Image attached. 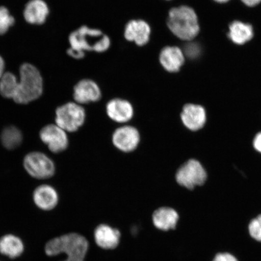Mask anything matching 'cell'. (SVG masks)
<instances>
[{"label":"cell","instance_id":"obj_1","mask_svg":"<svg viewBox=\"0 0 261 261\" xmlns=\"http://www.w3.org/2000/svg\"><path fill=\"white\" fill-rule=\"evenodd\" d=\"M71 47L68 54L75 59L84 57L85 51L103 52L110 45V40L107 35L97 29L84 26L71 34L69 37Z\"/></svg>","mask_w":261,"mask_h":261},{"label":"cell","instance_id":"obj_2","mask_svg":"<svg viewBox=\"0 0 261 261\" xmlns=\"http://www.w3.org/2000/svg\"><path fill=\"white\" fill-rule=\"evenodd\" d=\"M89 248V243L80 234L71 233L54 238L45 245L47 255L57 256L64 253L66 259L63 261H84Z\"/></svg>","mask_w":261,"mask_h":261},{"label":"cell","instance_id":"obj_3","mask_svg":"<svg viewBox=\"0 0 261 261\" xmlns=\"http://www.w3.org/2000/svg\"><path fill=\"white\" fill-rule=\"evenodd\" d=\"M167 24L176 37L186 41L193 40L200 30L197 14L193 9L187 6L172 9Z\"/></svg>","mask_w":261,"mask_h":261},{"label":"cell","instance_id":"obj_4","mask_svg":"<svg viewBox=\"0 0 261 261\" xmlns=\"http://www.w3.org/2000/svg\"><path fill=\"white\" fill-rule=\"evenodd\" d=\"M20 76L15 102L26 104L40 97L42 93V80L37 68L29 64H23L20 68Z\"/></svg>","mask_w":261,"mask_h":261},{"label":"cell","instance_id":"obj_5","mask_svg":"<svg viewBox=\"0 0 261 261\" xmlns=\"http://www.w3.org/2000/svg\"><path fill=\"white\" fill-rule=\"evenodd\" d=\"M177 184L189 191L203 187L208 174L204 165L198 160L190 158L179 166L175 175Z\"/></svg>","mask_w":261,"mask_h":261},{"label":"cell","instance_id":"obj_6","mask_svg":"<svg viewBox=\"0 0 261 261\" xmlns=\"http://www.w3.org/2000/svg\"><path fill=\"white\" fill-rule=\"evenodd\" d=\"M86 119L84 108L77 103L69 102L58 108L55 122L65 132L74 133L83 126Z\"/></svg>","mask_w":261,"mask_h":261},{"label":"cell","instance_id":"obj_7","mask_svg":"<svg viewBox=\"0 0 261 261\" xmlns=\"http://www.w3.org/2000/svg\"><path fill=\"white\" fill-rule=\"evenodd\" d=\"M25 171L33 178H50L55 174V165L52 160L44 153L31 152L25 156L23 161Z\"/></svg>","mask_w":261,"mask_h":261},{"label":"cell","instance_id":"obj_8","mask_svg":"<svg viewBox=\"0 0 261 261\" xmlns=\"http://www.w3.org/2000/svg\"><path fill=\"white\" fill-rule=\"evenodd\" d=\"M182 125L189 132L197 133L204 128L207 121V113L200 104L188 103L182 107L180 113Z\"/></svg>","mask_w":261,"mask_h":261},{"label":"cell","instance_id":"obj_9","mask_svg":"<svg viewBox=\"0 0 261 261\" xmlns=\"http://www.w3.org/2000/svg\"><path fill=\"white\" fill-rule=\"evenodd\" d=\"M113 144L119 151L125 153L135 151L140 142L139 130L135 126L123 125L114 130Z\"/></svg>","mask_w":261,"mask_h":261},{"label":"cell","instance_id":"obj_10","mask_svg":"<svg viewBox=\"0 0 261 261\" xmlns=\"http://www.w3.org/2000/svg\"><path fill=\"white\" fill-rule=\"evenodd\" d=\"M40 138L52 152L60 153L68 148L67 133L57 124H49L44 126L40 130Z\"/></svg>","mask_w":261,"mask_h":261},{"label":"cell","instance_id":"obj_11","mask_svg":"<svg viewBox=\"0 0 261 261\" xmlns=\"http://www.w3.org/2000/svg\"><path fill=\"white\" fill-rule=\"evenodd\" d=\"M107 114L113 121L125 123L130 121L134 116L133 107L128 101L114 99L107 103Z\"/></svg>","mask_w":261,"mask_h":261},{"label":"cell","instance_id":"obj_12","mask_svg":"<svg viewBox=\"0 0 261 261\" xmlns=\"http://www.w3.org/2000/svg\"><path fill=\"white\" fill-rule=\"evenodd\" d=\"M73 96L77 103L87 104L97 102L102 95L99 87L94 82L85 80L75 86Z\"/></svg>","mask_w":261,"mask_h":261},{"label":"cell","instance_id":"obj_13","mask_svg":"<svg viewBox=\"0 0 261 261\" xmlns=\"http://www.w3.org/2000/svg\"><path fill=\"white\" fill-rule=\"evenodd\" d=\"M33 198L38 208L46 211L54 210L59 201L56 189L48 185H42L36 188Z\"/></svg>","mask_w":261,"mask_h":261},{"label":"cell","instance_id":"obj_14","mask_svg":"<svg viewBox=\"0 0 261 261\" xmlns=\"http://www.w3.org/2000/svg\"><path fill=\"white\" fill-rule=\"evenodd\" d=\"M179 220L178 212L169 207H160L152 215L153 224L156 228L163 231L175 229Z\"/></svg>","mask_w":261,"mask_h":261},{"label":"cell","instance_id":"obj_15","mask_svg":"<svg viewBox=\"0 0 261 261\" xmlns=\"http://www.w3.org/2000/svg\"><path fill=\"white\" fill-rule=\"evenodd\" d=\"M151 29L148 23L143 20H133L126 25L125 37L127 40L134 41L142 46L148 43Z\"/></svg>","mask_w":261,"mask_h":261},{"label":"cell","instance_id":"obj_16","mask_svg":"<svg viewBox=\"0 0 261 261\" xmlns=\"http://www.w3.org/2000/svg\"><path fill=\"white\" fill-rule=\"evenodd\" d=\"M120 233L116 228L107 224H100L94 231V239L96 243L102 249H114L118 246Z\"/></svg>","mask_w":261,"mask_h":261},{"label":"cell","instance_id":"obj_17","mask_svg":"<svg viewBox=\"0 0 261 261\" xmlns=\"http://www.w3.org/2000/svg\"><path fill=\"white\" fill-rule=\"evenodd\" d=\"M185 54L177 47H166L160 55L162 66L169 72H177L185 63Z\"/></svg>","mask_w":261,"mask_h":261},{"label":"cell","instance_id":"obj_18","mask_svg":"<svg viewBox=\"0 0 261 261\" xmlns=\"http://www.w3.org/2000/svg\"><path fill=\"white\" fill-rule=\"evenodd\" d=\"M228 38L237 45H243L253 38V26L240 21H234L228 27Z\"/></svg>","mask_w":261,"mask_h":261},{"label":"cell","instance_id":"obj_19","mask_svg":"<svg viewBox=\"0 0 261 261\" xmlns=\"http://www.w3.org/2000/svg\"><path fill=\"white\" fill-rule=\"evenodd\" d=\"M48 13L47 6L42 0H31L25 6L24 16L29 23L41 24L45 21Z\"/></svg>","mask_w":261,"mask_h":261},{"label":"cell","instance_id":"obj_20","mask_svg":"<svg viewBox=\"0 0 261 261\" xmlns=\"http://www.w3.org/2000/svg\"><path fill=\"white\" fill-rule=\"evenodd\" d=\"M24 251V244L20 238L14 234H6L0 238V253L11 258L21 255Z\"/></svg>","mask_w":261,"mask_h":261},{"label":"cell","instance_id":"obj_21","mask_svg":"<svg viewBox=\"0 0 261 261\" xmlns=\"http://www.w3.org/2000/svg\"><path fill=\"white\" fill-rule=\"evenodd\" d=\"M23 139L21 130L15 126H6L1 135L2 145L5 148L13 150L21 145Z\"/></svg>","mask_w":261,"mask_h":261},{"label":"cell","instance_id":"obj_22","mask_svg":"<svg viewBox=\"0 0 261 261\" xmlns=\"http://www.w3.org/2000/svg\"><path fill=\"white\" fill-rule=\"evenodd\" d=\"M18 82L11 73H6L0 79V93L3 97L14 99L17 91Z\"/></svg>","mask_w":261,"mask_h":261},{"label":"cell","instance_id":"obj_23","mask_svg":"<svg viewBox=\"0 0 261 261\" xmlns=\"http://www.w3.org/2000/svg\"><path fill=\"white\" fill-rule=\"evenodd\" d=\"M247 230L250 237L253 241L261 244V214L250 221Z\"/></svg>","mask_w":261,"mask_h":261},{"label":"cell","instance_id":"obj_24","mask_svg":"<svg viewBox=\"0 0 261 261\" xmlns=\"http://www.w3.org/2000/svg\"><path fill=\"white\" fill-rule=\"evenodd\" d=\"M14 23V18L10 15L8 10L0 7V35L5 34Z\"/></svg>","mask_w":261,"mask_h":261},{"label":"cell","instance_id":"obj_25","mask_svg":"<svg viewBox=\"0 0 261 261\" xmlns=\"http://www.w3.org/2000/svg\"><path fill=\"white\" fill-rule=\"evenodd\" d=\"M185 53L191 58H196L201 53V48L197 44L190 43L186 46Z\"/></svg>","mask_w":261,"mask_h":261},{"label":"cell","instance_id":"obj_26","mask_svg":"<svg viewBox=\"0 0 261 261\" xmlns=\"http://www.w3.org/2000/svg\"><path fill=\"white\" fill-rule=\"evenodd\" d=\"M212 261H239L236 255L227 252H219L215 254Z\"/></svg>","mask_w":261,"mask_h":261},{"label":"cell","instance_id":"obj_27","mask_svg":"<svg viewBox=\"0 0 261 261\" xmlns=\"http://www.w3.org/2000/svg\"><path fill=\"white\" fill-rule=\"evenodd\" d=\"M252 147L254 151L261 155V130L254 135L252 140Z\"/></svg>","mask_w":261,"mask_h":261},{"label":"cell","instance_id":"obj_28","mask_svg":"<svg viewBox=\"0 0 261 261\" xmlns=\"http://www.w3.org/2000/svg\"><path fill=\"white\" fill-rule=\"evenodd\" d=\"M241 1L243 4L250 8L254 7L261 3V0H241Z\"/></svg>","mask_w":261,"mask_h":261},{"label":"cell","instance_id":"obj_29","mask_svg":"<svg viewBox=\"0 0 261 261\" xmlns=\"http://www.w3.org/2000/svg\"><path fill=\"white\" fill-rule=\"evenodd\" d=\"M5 63L3 58L0 57V79H1L3 75L4 74Z\"/></svg>","mask_w":261,"mask_h":261},{"label":"cell","instance_id":"obj_30","mask_svg":"<svg viewBox=\"0 0 261 261\" xmlns=\"http://www.w3.org/2000/svg\"><path fill=\"white\" fill-rule=\"evenodd\" d=\"M214 1L218 3H220V4H223V3H227L230 1V0H214Z\"/></svg>","mask_w":261,"mask_h":261}]
</instances>
